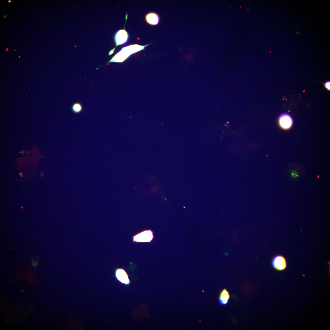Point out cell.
I'll return each mask as SVG.
<instances>
[{"label":"cell","instance_id":"277c9868","mask_svg":"<svg viewBox=\"0 0 330 330\" xmlns=\"http://www.w3.org/2000/svg\"><path fill=\"white\" fill-rule=\"evenodd\" d=\"M114 276L120 283L126 285L130 283V280L128 274L126 270L123 268H117L115 271Z\"/></svg>","mask_w":330,"mask_h":330},{"label":"cell","instance_id":"ba28073f","mask_svg":"<svg viewBox=\"0 0 330 330\" xmlns=\"http://www.w3.org/2000/svg\"><path fill=\"white\" fill-rule=\"evenodd\" d=\"M145 19L148 23L152 25H157L160 20L158 15L154 12L150 13L147 14L145 16Z\"/></svg>","mask_w":330,"mask_h":330},{"label":"cell","instance_id":"8992f818","mask_svg":"<svg viewBox=\"0 0 330 330\" xmlns=\"http://www.w3.org/2000/svg\"><path fill=\"white\" fill-rule=\"evenodd\" d=\"M128 38V35L125 29H121L119 30L116 33L114 37L116 46L123 44L126 42Z\"/></svg>","mask_w":330,"mask_h":330},{"label":"cell","instance_id":"8fae6325","mask_svg":"<svg viewBox=\"0 0 330 330\" xmlns=\"http://www.w3.org/2000/svg\"><path fill=\"white\" fill-rule=\"evenodd\" d=\"M291 176L293 178L295 179L298 176L297 173L294 171H292Z\"/></svg>","mask_w":330,"mask_h":330},{"label":"cell","instance_id":"52a82bcc","mask_svg":"<svg viewBox=\"0 0 330 330\" xmlns=\"http://www.w3.org/2000/svg\"><path fill=\"white\" fill-rule=\"evenodd\" d=\"M230 298V294L226 288L223 289L220 292L218 297L219 303L222 305L227 304Z\"/></svg>","mask_w":330,"mask_h":330},{"label":"cell","instance_id":"4fadbf2b","mask_svg":"<svg viewBox=\"0 0 330 330\" xmlns=\"http://www.w3.org/2000/svg\"><path fill=\"white\" fill-rule=\"evenodd\" d=\"M11 2V0H9L8 1V3H10V2Z\"/></svg>","mask_w":330,"mask_h":330},{"label":"cell","instance_id":"3957f363","mask_svg":"<svg viewBox=\"0 0 330 330\" xmlns=\"http://www.w3.org/2000/svg\"><path fill=\"white\" fill-rule=\"evenodd\" d=\"M271 263L273 268L279 271L284 270L286 268L287 265L286 258L281 255H275L272 258Z\"/></svg>","mask_w":330,"mask_h":330},{"label":"cell","instance_id":"7c38bea8","mask_svg":"<svg viewBox=\"0 0 330 330\" xmlns=\"http://www.w3.org/2000/svg\"><path fill=\"white\" fill-rule=\"evenodd\" d=\"M7 16V15H4V16H3V18H5L6 17V16Z\"/></svg>","mask_w":330,"mask_h":330},{"label":"cell","instance_id":"30bf717a","mask_svg":"<svg viewBox=\"0 0 330 330\" xmlns=\"http://www.w3.org/2000/svg\"><path fill=\"white\" fill-rule=\"evenodd\" d=\"M330 81H327L324 84L325 87L328 90H330Z\"/></svg>","mask_w":330,"mask_h":330},{"label":"cell","instance_id":"9c48e42d","mask_svg":"<svg viewBox=\"0 0 330 330\" xmlns=\"http://www.w3.org/2000/svg\"><path fill=\"white\" fill-rule=\"evenodd\" d=\"M72 110L74 113H78L82 111V107L81 104L79 103H76L72 105Z\"/></svg>","mask_w":330,"mask_h":330},{"label":"cell","instance_id":"6da1fadb","mask_svg":"<svg viewBox=\"0 0 330 330\" xmlns=\"http://www.w3.org/2000/svg\"><path fill=\"white\" fill-rule=\"evenodd\" d=\"M148 45L142 46L135 44L123 47L109 62H122L131 54L144 49L145 47Z\"/></svg>","mask_w":330,"mask_h":330},{"label":"cell","instance_id":"7a4b0ae2","mask_svg":"<svg viewBox=\"0 0 330 330\" xmlns=\"http://www.w3.org/2000/svg\"><path fill=\"white\" fill-rule=\"evenodd\" d=\"M155 237L154 232L151 229L143 230L132 236L133 243H151Z\"/></svg>","mask_w":330,"mask_h":330},{"label":"cell","instance_id":"5b68a950","mask_svg":"<svg viewBox=\"0 0 330 330\" xmlns=\"http://www.w3.org/2000/svg\"><path fill=\"white\" fill-rule=\"evenodd\" d=\"M293 122L292 117L286 113L282 114L279 118V125L281 127L284 129L290 128L292 126Z\"/></svg>","mask_w":330,"mask_h":330}]
</instances>
